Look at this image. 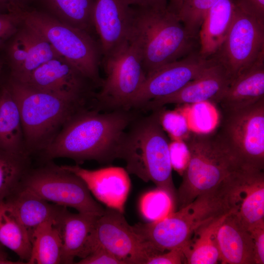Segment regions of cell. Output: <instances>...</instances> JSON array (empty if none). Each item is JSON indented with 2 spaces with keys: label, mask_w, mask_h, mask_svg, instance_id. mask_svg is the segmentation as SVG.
<instances>
[{
  "label": "cell",
  "mask_w": 264,
  "mask_h": 264,
  "mask_svg": "<svg viewBox=\"0 0 264 264\" xmlns=\"http://www.w3.org/2000/svg\"><path fill=\"white\" fill-rule=\"evenodd\" d=\"M28 48L26 26L22 21L18 30L3 47L6 60L10 69V77L14 78L20 73L27 58Z\"/></svg>",
  "instance_id": "31"
},
{
  "label": "cell",
  "mask_w": 264,
  "mask_h": 264,
  "mask_svg": "<svg viewBox=\"0 0 264 264\" xmlns=\"http://www.w3.org/2000/svg\"><path fill=\"white\" fill-rule=\"evenodd\" d=\"M185 264L181 248H174L167 252L158 253L149 257L146 264Z\"/></svg>",
  "instance_id": "36"
},
{
  "label": "cell",
  "mask_w": 264,
  "mask_h": 264,
  "mask_svg": "<svg viewBox=\"0 0 264 264\" xmlns=\"http://www.w3.org/2000/svg\"><path fill=\"white\" fill-rule=\"evenodd\" d=\"M137 118L130 110L105 112L83 109L70 117L44 148L49 159L71 158L109 163L117 158L119 147L128 127Z\"/></svg>",
  "instance_id": "1"
},
{
  "label": "cell",
  "mask_w": 264,
  "mask_h": 264,
  "mask_svg": "<svg viewBox=\"0 0 264 264\" xmlns=\"http://www.w3.org/2000/svg\"><path fill=\"white\" fill-rule=\"evenodd\" d=\"M102 62L106 78L94 94L98 106L109 111L131 110L146 78L136 48L128 39L103 57Z\"/></svg>",
  "instance_id": "9"
},
{
  "label": "cell",
  "mask_w": 264,
  "mask_h": 264,
  "mask_svg": "<svg viewBox=\"0 0 264 264\" xmlns=\"http://www.w3.org/2000/svg\"><path fill=\"white\" fill-rule=\"evenodd\" d=\"M141 206L143 215L152 221L166 217L174 212L176 207L172 198L165 192L157 189L145 195Z\"/></svg>",
  "instance_id": "33"
},
{
  "label": "cell",
  "mask_w": 264,
  "mask_h": 264,
  "mask_svg": "<svg viewBox=\"0 0 264 264\" xmlns=\"http://www.w3.org/2000/svg\"><path fill=\"white\" fill-rule=\"evenodd\" d=\"M218 0H184L178 16L186 29L198 39L204 18Z\"/></svg>",
  "instance_id": "32"
},
{
  "label": "cell",
  "mask_w": 264,
  "mask_h": 264,
  "mask_svg": "<svg viewBox=\"0 0 264 264\" xmlns=\"http://www.w3.org/2000/svg\"><path fill=\"white\" fill-rule=\"evenodd\" d=\"M264 56V24L235 5L227 35L211 58L225 68L233 80Z\"/></svg>",
  "instance_id": "12"
},
{
  "label": "cell",
  "mask_w": 264,
  "mask_h": 264,
  "mask_svg": "<svg viewBox=\"0 0 264 264\" xmlns=\"http://www.w3.org/2000/svg\"><path fill=\"white\" fill-rule=\"evenodd\" d=\"M212 60L202 58L198 51L159 68L146 77L131 109H142L152 100L176 92L199 75Z\"/></svg>",
  "instance_id": "13"
},
{
  "label": "cell",
  "mask_w": 264,
  "mask_h": 264,
  "mask_svg": "<svg viewBox=\"0 0 264 264\" xmlns=\"http://www.w3.org/2000/svg\"><path fill=\"white\" fill-rule=\"evenodd\" d=\"M170 152L173 169L182 176L189 160L187 148L184 150L179 142L175 141L172 143H170Z\"/></svg>",
  "instance_id": "37"
},
{
  "label": "cell",
  "mask_w": 264,
  "mask_h": 264,
  "mask_svg": "<svg viewBox=\"0 0 264 264\" xmlns=\"http://www.w3.org/2000/svg\"><path fill=\"white\" fill-rule=\"evenodd\" d=\"M0 150L27 157L17 105L6 84L0 88Z\"/></svg>",
  "instance_id": "24"
},
{
  "label": "cell",
  "mask_w": 264,
  "mask_h": 264,
  "mask_svg": "<svg viewBox=\"0 0 264 264\" xmlns=\"http://www.w3.org/2000/svg\"><path fill=\"white\" fill-rule=\"evenodd\" d=\"M19 187L55 204L71 207L81 213L102 215L105 208L92 197L84 181L61 166L27 171Z\"/></svg>",
  "instance_id": "10"
},
{
  "label": "cell",
  "mask_w": 264,
  "mask_h": 264,
  "mask_svg": "<svg viewBox=\"0 0 264 264\" xmlns=\"http://www.w3.org/2000/svg\"><path fill=\"white\" fill-rule=\"evenodd\" d=\"M252 237L255 264H264V222L248 229Z\"/></svg>",
  "instance_id": "39"
},
{
  "label": "cell",
  "mask_w": 264,
  "mask_h": 264,
  "mask_svg": "<svg viewBox=\"0 0 264 264\" xmlns=\"http://www.w3.org/2000/svg\"><path fill=\"white\" fill-rule=\"evenodd\" d=\"M227 214L201 226L195 231L182 249L185 264H216L220 262L217 232Z\"/></svg>",
  "instance_id": "26"
},
{
  "label": "cell",
  "mask_w": 264,
  "mask_h": 264,
  "mask_svg": "<svg viewBox=\"0 0 264 264\" xmlns=\"http://www.w3.org/2000/svg\"><path fill=\"white\" fill-rule=\"evenodd\" d=\"M3 61L0 58V71H1L3 66Z\"/></svg>",
  "instance_id": "44"
},
{
  "label": "cell",
  "mask_w": 264,
  "mask_h": 264,
  "mask_svg": "<svg viewBox=\"0 0 264 264\" xmlns=\"http://www.w3.org/2000/svg\"><path fill=\"white\" fill-rule=\"evenodd\" d=\"M129 40L136 48L146 77L159 68L198 51V39L168 7L132 6Z\"/></svg>",
  "instance_id": "2"
},
{
  "label": "cell",
  "mask_w": 264,
  "mask_h": 264,
  "mask_svg": "<svg viewBox=\"0 0 264 264\" xmlns=\"http://www.w3.org/2000/svg\"><path fill=\"white\" fill-rule=\"evenodd\" d=\"M99 216L91 213H73L67 207H63L55 220L62 241L61 264H73L76 257L81 259L87 256L88 241Z\"/></svg>",
  "instance_id": "19"
},
{
  "label": "cell",
  "mask_w": 264,
  "mask_h": 264,
  "mask_svg": "<svg viewBox=\"0 0 264 264\" xmlns=\"http://www.w3.org/2000/svg\"><path fill=\"white\" fill-rule=\"evenodd\" d=\"M45 38L58 54L100 87L102 52L99 42L87 32L66 24L29 4H12L7 8Z\"/></svg>",
  "instance_id": "5"
},
{
  "label": "cell",
  "mask_w": 264,
  "mask_h": 264,
  "mask_svg": "<svg viewBox=\"0 0 264 264\" xmlns=\"http://www.w3.org/2000/svg\"><path fill=\"white\" fill-rule=\"evenodd\" d=\"M264 98V56L232 81L219 104L222 110H234Z\"/></svg>",
  "instance_id": "21"
},
{
  "label": "cell",
  "mask_w": 264,
  "mask_h": 264,
  "mask_svg": "<svg viewBox=\"0 0 264 264\" xmlns=\"http://www.w3.org/2000/svg\"><path fill=\"white\" fill-rule=\"evenodd\" d=\"M162 108L133 121L119 147L117 158L126 162L128 174L145 182L152 181L157 189L172 198L176 206L170 142L160 122Z\"/></svg>",
  "instance_id": "3"
},
{
  "label": "cell",
  "mask_w": 264,
  "mask_h": 264,
  "mask_svg": "<svg viewBox=\"0 0 264 264\" xmlns=\"http://www.w3.org/2000/svg\"><path fill=\"white\" fill-rule=\"evenodd\" d=\"M61 167L80 177L90 193L107 206L124 211L130 188V179L126 170L112 166L88 170L78 165Z\"/></svg>",
  "instance_id": "18"
},
{
  "label": "cell",
  "mask_w": 264,
  "mask_h": 264,
  "mask_svg": "<svg viewBox=\"0 0 264 264\" xmlns=\"http://www.w3.org/2000/svg\"><path fill=\"white\" fill-rule=\"evenodd\" d=\"M3 201L11 208L30 236L40 224L55 220L64 207L50 203L31 191L19 186Z\"/></svg>",
  "instance_id": "23"
},
{
  "label": "cell",
  "mask_w": 264,
  "mask_h": 264,
  "mask_svg": "<svg viewBox=\"0 0 264 264\" xmlns=\"http://www.w3.org/2000/svg\"><path fill=\"white\" fill-rule=\"evenodd\" d=\"M214 134L242 168L264 171V98L243 109L222 110Z\"/></svg>",
  "instance_id": "8"
},
{
  "label": "cell",
  "mask_w": 264,
  "mask_h": 264,
  "mask_svg": "<svg viewBox=\"0 0 264 264\" xmlns=\"http://www.w3.org/2000/svg\"><path fill=\"white\" fill-rule=\"evenodd\" d=\"M184 0H169L167 7L172 12L178 15Z\"/></svg>",
  "instance_id": "42"
},
{
  "label": "cell",
  "mask_w": 264,
  "mask_h": 264,
  "mask_svg": "<svg viewBox=\"0 0 264 264\" xmlns=\"http://www.w3.org/2000/svg\"><path fill=\"white\" fill-rule=\"evenodd\" d=\"M235 8L234 0H218L209 10L198 33V53L205 59L213 56L223 43Z\"/></svg>",
  "instance_id": "22"
},
{
  "label": "cell",
  "mask_w": 264,
  "mask_h": 264,
  "mask_svg": "<svg viewBox=\"0 0 264 264\" xmlns=\"http://www.w3.org/2000/svg\"><path fill=\"white\" fill-rule=\"evenodd\" d=\"M32 0H0V11H6L7 8L12 4H29Z\"/></svg>",
  "instance_id": "41"
},
{
  "label": "cell",
  "mask_w": 264,
  "mask_h": 264,
  "mask_svg": "<svg viewBox=\"0 0 264 264\" xmlns=\"http://www.w3.org/2000/svg\"><path fill=\"white\" fill-rule=\"evenodd\" d=\"M0 244L28 262L32 249L30 234L11 208L0 203Z\"/></svg>",
  "instance_id": "28"
},
{
  "label": "cell",
  "mask_w": 264,
  "mask_h": 264,
  "mask_svg": "<svg viewBox=\"0 0 264 264\" xmlns=\"http://www.w3.org/2000/svg\"><path fill=\"white\" fill-rule=\"evenodd\" d=\"M22 262H13L8 260V255L3 246L0 244V264H23Z\"/></svg>",
  "instance_id": "43"
},
{
  "label": "cell",
  "mask_w": 264,
  "mask_h": 264,
  "mask_svg": "<svg viewBox=\"0 0 264 264\" xmlns=\"http://www.w3.org/2000/svg\"><path fill=\"white\" fill-rule=\"evenodd\" d=\"M132 10L127 0H94L92 21L102 57L128 40Z\"/></svg>",
  "instance_id": "16"
},
{
  "label": "cell",
  "mask_w": 264,
  "mask_h": 264,
  "mask_svg": "<svg viewBox=\"0 0 264 264\" xmlns=\"http://www.w3.org/2000/svg\"><path fill=\"white\" fill-rule=\"evenodd\" d=\"M189 160L176 192L178 210L242 168L214 133H193L185 140Z\"/></svg>",
  "instance_id": "7"
},
{
  "label": "cell",
  "mask_w": 264,
  "mask_h": 264,
  "mask_svg": "<svg viewBox=\"0 0 264 264\" xmlns=\"http://www.w3.org/2000/svg\"><path fill=\"white\" fill-rule=\"evenodd\" d=\"M32 249L28 264H61L62 245L55 220H49L31 234Z\"/></svg>",
  "instance_id": "27"
},
{
  "label": "cell",
  "mask_w": 264,
  "mask_h": 264,
  "mask_svg": "<svg viewBox=\"0 0 264 264\" xmlns=\"http://www.w3.org/2000/svg\"><path fill=\"white\" fill-rule=\"evenodd\" d=\"M133 6L146 8L163 9L167 7V0H127Z\"/></svg>",
  "instance_id": "40"
},
{
  "label": "cell",
  "mask_w": 264,
  "mask_h": 264,
  "mask_svg": "<svg viewBox=\"0 0 264 264\" xmlns=\"http://www.w3.org/2000/svg\"><path fill=\"white\" fill-rule=\"evenodd\" d=\"M236 6L264 24V0H234Z\"/></svg>",
  "instance_id": "38"
},
{
  "label": "cell",
  "mask_w": 264,
  "mask_h": 264,
  "mask_svg": "<svg viewBox=\"0 0 264 264\" xmlns=\"http://www.w3.org/2000/svg\"><path fill=\"white\" fill-rule=\"evenodd\" d=\"M21 82L34 89L67 100L87 99L96 85L61 56L34 70Z\"/></svg>",
  "instance_id": "14"
},
{
  "label": "cell",
  "mask_w": 264,
  "mask_h": 264,
  "mask_svg": "<svg viewBox=\"0 0 264 264\" xmlns=\"http://www.w3.org/2000/svg\"><path fill=\"white\" fill-rule=\"evenodd\" d=\"M21 23L20 18L14 12L11 10L0 11V48H3Z\"/></svg>",
  "instance_id": "34"
},
{
  "label": "cell",
  "mask_w": 264,
  "mask_h": 264,
  "mask_svg": "<svg viewBox=\"0 0 264 264\" xmlns=\"http://www.w3.org/2000/svg\"><path fill=\"white\" fill-rule=\"evenodd\" d=\"M232 211L248 229L264 222V171L240 169L232 175Z\"/></svg>",
  "instance_id": "17"
},
{
  "label": "cell",
  "mask_w": 264,
  "mask_h": 264,
  "mask_svg": "<svg viewBox=\"0 0 264 264\" xmlns=\"http://www.w3.org/2000/svg\"><path fill=\"white\" fill-rule=\"evenodd\" d=\"M5 84L19 110L27 151L43 150L59 128L84 109L86 99L62 98L34 89L10 77Z\"/></svg>",
  "instance_id": "6"
},
{
  "label": "cell",
  "mask_w": 264,
  "mask_h": 264,
  "mask_svg": "<svg viewBox=\"0 0 264 264\" xmlns=\"http://www.w3.org/2000/svg\"><path fill=\"white\" fill-rule=\"evenodd\" d=\"M78 264H124V262L102 248H97L84 258L81 259Z\"/></svg>",
  "instance_id": "35"
},
{
  "label": "cell",
  "mask_w": 264,
  "mask_h": 264,
  "mask_svg": "<svg viewBox=\"0 0 264 264\" xmlns=\"http://www.w3.org/2000/svg\"><path fill=\"white\" fill-rule=\"evenodd\" d=\"M35 0L40 5L37 8L59 21L92 36L96 34L92 21L94 0Z\"/></svg>",
  "instance_id": "25"
},
{
  "label": "cell",
  "mask_w": 264,
  "mask_h": 264,
  "mask_svg": "<svg viewBox=\"0 0 264 264\" xmlns=\"http://www.w3.org/2000/svg\"><path fill=\"white\" fill-rule=\"evenodd\" d=\"M24 23L27 30L28 56L18 75L14 78L10 76L19 82L23 81L42 64L60 56L45 38L30 26Z\"/></svg>",
  "instance_id": "29"
},
{
  "label": "cell",
  "mask_w": 264,
  "mask_h": 264,
  "mask_svg": "<svg viewBox=\"0 0 264 264\" xmlns=\"http://www.w3.org/2000/svg\"><path fill=\"white\" fill-rule=\"evenodd\" d=\"M97 248L105 249L124 264H146L149 257L158 253L147 245L127 222L123 212L108 206L95 221L87 256Z\"/></svg>",
  "instance_id": "11"
},
{
  "label": "cell",
  "mask_w": 264,
  "mask_h": 264,
  "mask_svg": "<svg viewBox=\"0 0 264 264\" xmlns=\"http://www.w3.org/2000/svg\"><path fill=\"white\" fill-rule=\"evenodd\" d=\"M27 157L0 150V203L19 185L27 171Z\"/></svg>",
  "instance_id": "30"
},
{
  "label": "cell",
  "mask_w": 264,
  "mask_h": 264,
  "mask_svg": "<svg viewBox=\"0 0 264 264\" xmlns=\"http://www.w3.org/2000/svg\"><path fill=\"white\" fill-rule=\"evenodd\" d=\"M202 72L176 92L152 100L142 109L154 110L169 104L219 103L232 81L230 75L213 58Z\"/></svg>",
  "instance_id": "15"
},
{
  "label": "cell",
  "mask_w": 264,
  "mask_h": 264,
  "mask_svg": "<svg viewBox=\"0 0 264 264\" xmlns=\"http://www.w3.org/2000/svg\"><path fill=\"white\" fill-rule=\"evenodd\" d=\"M222 264H255L253 242L248 229L232 211L228 213L217 232Z\"/></svg>",
  "instance_id": "20"
},
{
  "label": "cell",
  "mask_w": 264,
  "mask_h": 264,
  "mask_svg": "<svg viewBox=\"0 0 264 264\" xmlns=\"http://www.w3.org/2000/svg\"><path fill=\"white\" fill-rule=\"evenodd\" d=\"M232 174L178 211L161 219L138 223L132 227L142 240L156 250L182 249L198 228L232 211Z\"/></svg>",
  "instance_id": "4"
}]
</instances>
